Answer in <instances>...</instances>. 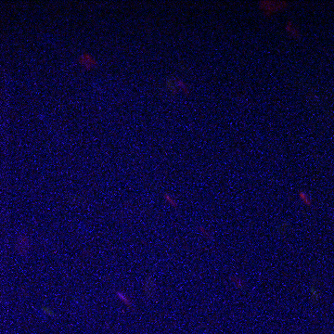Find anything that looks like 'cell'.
<instances>
[{
    "mask_svg": "<svg viewBox=\"0 0 334 334\" xmlns=\"http://www.w3.org/2000/svg\"><path fill=\"white\" fill-rule=\"evenodd\" d=\"M199 229H200V233H202L204 237H206L207 239H211L212 238V235H211V233L209 232V231H208L206 228H204L203 226H200L199 227Z\"/></svg>",
    "mask_w": 334,
    "mask_h": 334,
    "instance_id": "cell-10",
    "label": "cell"
},
{
    "mask_svg": "<svg viewBox=\"0 0 334 334\" xmlns=\"http://www.w3.org/2000/svg\"><path fill=\"white\" fill-rule=\"evenodd\" d=\"M164 199H165L166 202L169 203L170 205H172L173 207H176L177 206V202H176V200H175L174 197H172L171 195H169L168 193H165L164 194Z\"/></svg>",
    "mask_w": 334,
    "mask_h": 334,
    "instance_id": "cell-8",
    "label": "cell"
},
{
    "mask_svg": "<svg viewBox=\"0 0 334 334\" xmlns=\"http://www.w3.org/2000/svg\"><path fill=\"white\" fill-rule=\"evenodd\" d=\"M166 86H167V89H168V91H169V92H171V93H173V94H176V93L178 92V89H177V87L175 86V83H174V81H173V79H172V80L168 79V80L166 81Z\"/></svg>",
    "mask_w": 334,
    "mask_h": 334,
    "instance_id": "cell-7",
    "label": "cell"
},
{
    "mask_svg": "<svg viewBox=\"0 0 334 334\" xmlns=\"http://www.w3.org/2000/svg\"><path fill=\"white\" fill-rule=\"evenodd\" d=\"M79 62L81 65L84 66V68L86 70H91L96 65H97V61L95 58L90 53L84 52L80 55L79 57Z\"/></svg>",
    "mask_w": 334,
    "mask_h": 334,
    "instance_id": "cell-1",
    "label": "cell"
},
{
    "mask_svg": "<svg viewBox=\"0 0 334 334\" xmlns=\"http://www.w3.org/2000/svg\"><path fill=\"white\" fill-rule=\"evenodd\" d=\"M116 296L119 298V299L124 302V304H126L127 306H129V307H131L132 306V302H131V301H130V299H129V298L125 295L124 293H123L122 292H116Z\"/></svg>",
    "mask_w": 334,
    "mask_h": 334,
    "instance_id": "cell-6",
    "label": "cell"
},
{
    "mask_svg": "<svg viewBox=\"0 0 334 334\" xmlns=\"http://www.w3.org/2000/svg\"><path fill=\"white\" fill-rule=\"evenodd\" d=\"M299 198L301 200V202L306 206H311L312 205V200L310 199V197L307 195V193L304 191H300L299 192Z\"/></svg>",
    "mask_w": 334,
    "mask_h": 334,
    "instance_id": "cell-4",
    "label": "cell"
},
{
    "mask_svg": "<svg viewBox=\"0 0 334 334\" xmlns=\"http://www.w3.org/2000/svg\"><path fill=\"white\" fill-rule=\"evenodd\" d=\"M173 81L178 90H182L183 92H187V86L183 80H181L180 78H174Z\"/></svg>",
    "mask_w": 334,
    "mask_h": 334,
    "instance_id": "cell-5",
    "label": "cell"
},
{
    "mask_svg": "<svg viewBox=\"0 0 334 334\" xmlns=\"http://www.w3.org/2000/svg\"><path fill=\"white\" fill-rule=\"evenodd\" d=\"M18 251L21 254H26L28 250L30 249V241L26 236H21L18 239Z\"/></svg>",
    "mask_w": 334,
    "mask_h": 334,
    "instance_id": "cell-2",
    "label": "cell"
},
{
    "mask_svg": "<svg viewBox=\"0 0 334 334\" xmlns=\"http://www.w3.org/2000/svg\"><path fill=\"white\" fill-rule=\"evenodd\" d=\"M42 312L44 313V314H46V315H48V316H49V317H52V316H54V313H53V311L51 309H49L48 307H43L42 308Z\"/></svg>",
    "mask_w": 334,
    "mask_h": 334,
    "instance_id": "cell-11",
    "label": "cell"
},
{
    "mask_svg": "<svg viewBox=\"0 0 334 334\" xmlns=\"http://www.w3.org/2000/svg\"><path fill=\"white\" fill-rule=\"evenodd\" d=\"M310 292H311L312 299L316 300V301L320 299V294H319V292H317V290H316L315 288H312L311 290H310Z\"/></svg>",
    "mask_w": 334,
    "mask_h": 334,
    "instance_id": "cell-9",
    "label": "cell"
},
{
    "mask_svg": "<svg viewBox=\"0 0 334 334\" xmlns=\"http://www.w3.org/2000/svg\"><path fill=\"white\" fill-rule=\"evenodd\" d=\"M230 280H231V282L233 283V285L235 286L236 289L241 290L243 287H244V281H243V280L241 277L234 275V276H232V277L230 278Z\"/></svg>",
    "mask_w": 334,
    "mask_h": 334,
    "instance_id": "cell-3",
    "label": "cell"
}]
</instances>
